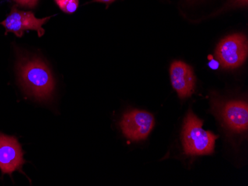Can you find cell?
I'll list each match as a JSON object with an SVG mask.
<instances>
[{
  "label": "cell",
  "instance_id": "cell-1",
  "mask_svg": "<svg viewBox=\"0 0 248 186\" xmlns=\"http://www.w3.org/2000/svg\"><path fill=\"white\" fill-rule=\"evenodd\" d=\"M19 81L29 95L40 100L49 99L54 80L48 65L38 57H22L17 64Z\"/></svg>",
  "mask_w": 248,
  "mask_h": 186
},
{
  "label": "cell",
  "instance_id": "cell-2",
  "mask_svg": "<svg viewBox=\"0 0 248 186\" xmlns=\"http://www.w3.org/2000/svg\"><path fill=\"white\" fill-rule=\"evenodd\" d=\"M203 122L189 111L184 122L182 140L186 155H211L214 152L217 136L202 127Z\"/></svg>",
  "mask_w": 248,
  "mask_h": 186
},
{
  "label": "cell",
  "instance_id": "cell-3",
  "mask_svg": "<svg viewBox=\"0 0 248 186\" xmlns=\"http://www.w3.org/2000/svg\"><path fill=\"white\" fill-rule=\"evenodd\" d=\"M216 57L223 69L239 67L248 57V40L242 34H233L218 43Z\"/></svg>",
  "mask_w": 248,
  "mask_h": 186
},
{
  "label": "cell",
  "instance_id": "cell-4",
  "mask_svg": "<svg viewBox=\"0 0 248 186\" xmlns=\"http://www.w3.org/2000/svg\"><path fill=\"white\" fill-rule=\"evenodd\" d=\"M52 16L37 19L33 12H22L18 10L16 6H14L11 8V14L1 23V25L6 29L5 34L11 32L16 37H21L26 30H37L39 37H41L45 34L43 25Z\"/></svg>",
  "mask_w": 248,
  "mask_h": 186
},
{
  "label": "cell",
  "instance_id": "cell-5",
  "mask_svg": "<svg viewBox=\"0 0 248 186\" xmlns=\"http://www.w3.org/2000/svg\"><path fill=\"white\" fill-rule=\"evenodd\" d=\"M124 135L132 141L145 140L155 126V119L149 112L134 110L124 114L121 123Z\"/></svg>",
  "mask_w": 248,
  "mask_h": 186
},
{
  "label": "cell",
  "instance_id": "cell-6",
  "mask_svg": "<svg viewBox=\"0 0 248 186\" xmlns=\"http://www.w3.org/2000/svg\"><path fill=\"white\" fill-rule=\"evenodd\" d=\"M23 155L16 138L0 134V169L2 174L11 175L15 171L22 172V166L26 162Z\"/></svg>",
  "mask_w": 248,
  "mask_h": 186
},
{
  "label": "cell",
  "instance_id": "cell-7",
  "mask_svg": "<svg viewBox=\"0 0 248 186\" xmlns=\"http://www.w3.org/2000/svg\"><path fill=\"white\" fill-rule=\"evenodd\" d=\"M171 83L182 99L190 97L194 92L196 77L193 69L182 61L172 62L170 69Z\"/></svg>",
  "mask_w": 248,
  "mask_h": 186
},
{
  "label": "cell",
  "instance_id": "cell-8",
  "mask_svg": "<svg viewBox=\"0 0 248 186\" xmlns=\"http://www.w3.org/2000/svg\"><path fill=\"white\" fill-rule=\"evenodd\" d=\"M223 121L235 132H243L248 130V105L241 101L230 102L221 110Z\"/></svg>",
  "mask_w": 248,
  "mask_h": 186
},
{
  "label": "cell",
  "instance_id": "cell-9",
  "mask_svg": "<svg viewBox=\"0 0 248 186\" xmlns=\"http://www.w3.org/2000/svg\"><path fill=\"white\" fill-rule=\"evenodd\" d=\"M60 9L65 14L75 13L79 5V0H54Z\"/></svg>",
  "mask_w": 248,
  "mask_h": 186
},
{
  "label": "cell",
  "instance_id": "cell-10",
  "mask_svg": "<svg viewBox=\"0 0 248 186\" xmlns=\"http://www.w3.org/2000/svg\"><path fill=\"white\" fill-rule=\"evenodd\" d=\"M15 1L21 6L33 8L37 5L39 0H15Z\"/></svg>",
  "mask_w": 248,
  "mask_h": 186
},
{
  "label": "cell",
  "instance_id": "cell-11",
  "mask_svg": "<svg viewBox=\"0 0 248 186\" xmlns=\"http://www.w3.org/2000/svg\"><path fill=\"white\" fill-rule=\"evenodd\" d=\"M219 62L217 60H215L214 59H210V62H209L208 65L210 69L213 70H217L219 67Z\"/></svg>",
  "mask_w": 248,
  "mask_h": 186
},
{
  "label": "cell",
  "instance_id": "cell-12",
  "mask_svg": "<svg viewBox=\"0 0 248 186\" xmlns=\"http://www.w3.org/2000/svg\"><path fill=\"white\" fill-rule=\"evenodd\" d=\"M248 0H232V4L236 6H248Z\"/></svg>",
  "mask_w": 248,
  "mask_h": 186
},
{
  "label": "cell",
  "instance_id": "cell-13",
  "mask_svg": "<svg viewBox=\"0 0 248 186\" xmlns=\"http://www.w3.org/2000/svg\"><path fill=\"white\" fill-rule=\"evenodd\" d=\"M116 0H93V2H100V3H105L107 5V8L109 6L110 4L113 3Z\"/></svg>",
  "mask_w": 248,
  "mask_h": 186
}]
</instances>
